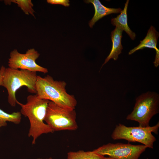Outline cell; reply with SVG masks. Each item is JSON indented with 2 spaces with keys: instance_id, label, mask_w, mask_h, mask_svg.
Wrapping results in <instances>:
<instances>
[{
  "instance_id": "obj_1",
  "label": "cell",
  "mask_w": 159,
  "mask_h": 159,
  "mask_svg": "<svg viewBox=\"0 0 159 159\" xmlns=\"http://www.w3.org/2000/svg\"><path fill=\"white\" fill-rule=\"evenodd\" d=\"M49 101L39 98L36 94L29 95L25 104L16 101V104L21 107V115L27 117L29 120L30 127L28 136L32 138L33 145L36 143L37 138L42 135L54 132L44 121Z\"/></svg>"
},
{
  "instance_id": "obj_2",
  "label": "cell",
  "mask_w": 159,
  "mask_h": 159,
  "mask_svg": "<svg viewBox=\"0 0 159 159\" xmlns=\"http://www.w3.org/2000/svg\"><path fill=\"white\" fill-rule=\"evenodd\" d=\"M66 85L65 82L55 80L49 75L43 77L37 75L36 94L39 98L52 101L63 108L74 110L77 101L74 96L67 92Z\"/></svg>"
},
{
  "instance_id": "obj_3",
  "label": "cell",
  "mask_w": 159,
  "mask_h": 159,
  "mask_svg": "<svg viewBox=\"0 0 159 159\" xmlns=\"http://www.w3.org/2000/svg\"><path fill=\"white\" fill-rule=\"evenodd\" d=\"M37 76V72L9 67L5 68L2 79V86L7 90L8 102L11 106H16L17 101L16 93L21 87H26L29 92L36 93V83Z\"/></svg>"
},
{
  "instance_id": "obj_4",
  "label": "cell",
  "mask_w": 159,
  "mask_h": 159,
  "mask_svg": "<svg viewBox=\"0 0 159 159\" xmlns=\"http://www.w3.org/2000/svg\"><path fill=\"white\" fill-rule=\"evenodd\" d=\"M159 111V95L155 92L148 91L136 98L133 109L126 118L137 122L139 126L148 127L151 118Z\"/></svg>"
},
{
  "instance_id": "obj_5",
  "label": "cell",
  "mask_w": 159,
  "mask_h": 159,
  "mask_svg": "<svg viewBox=\"0 0 159 159\" xmlns=\"http://www.w3.org/2000/svg\"><path fill=\"white\" fill-rule=\"evenodd\" d=\"M159 128V122L154 126L145 127H127L119 124L116 126L111 137L114 140L124 139L129 142H138L153 149L156 139L152 133L158 134Z\"/></svg>"
},
{
  "instance_id": "obj_6",
  "label": "cell",
  "mask_w": 159,
  "mask_h": 159,
  "mask_svg": "<svg viewBox=\"0 0 159 159\" xmlns=\"http://www.w3.org/2000/svg\"><path fill=\"white\" fill-rule=\"evenodd\" d=\"M74 110L63 108L50 101L47 107L44 122L54 132L63 130H75L78 126Z\"/></svg>"
},
{
  "instance_id": "obj_7",
  "label": "cell",
  "mask_w": 159,
  "mask_h": 159,
  "mask_svg": "<svg viewBox=\"0 0 159 159\" xmlns=\"http://www.w3.org/2000/svg\"><path fill=\"white\" fill-rule=\"evenodd\" d=\"M147 148L143 145L109 143L93 150L102 155H108L114 159H138Z\"/></svg>"
},
{
  "instance_id": "obj_8",
  "label": "cell",
  "mask_w": 159,
  "mask_h": 159,
  "mask_svg": "<svg viewBox=\"0 0 159 159\" xmlns=\"http://www.w3.org/2000/svg\"><path fill=\"white\" fill-rule=\"evenodd\" d=\"M40 54L34 48L28 49L24 54L20 53L17 49H14L10 54L8 61L9 67L47 73V68L40 66L36 62Z\"/></svg>"
},
{
  "instance_id": "obj_9",
  "label": "cell",
  "mask_w": 159,
  "mask_h": 159,
  "mask_svg": "<svg viewBox=\"0 0 159 159\" xmlns=\"http://www.w3.org/2000/svg\"><path fill=\"white\" fill-rule=\"evenodd\" d=\"M159 35V33L155 27L151 26L148 30L145 38L140 41V44L138 46L130 50L128 54H131L137 50L145 48L154 49L156 52L153 63L155 67H158L159 65V50L156 46Z\"/></svg>"
},
{
  "instance_id": "obj_10",
  "label": "cell",
  "mask_w": 159,
  "mask_h": 159,
  "mask_svg": "<svg viewBox=\"0 0 159 159\" xmlns=\"http://www.w3.org/2000/svg\"><path fill=\"white\" fill-rule=\"evenodd\" d=\"M122 30L118 26H116L115 29L111 34V39L112 42V47L109 55L105 59L101 68L111 59L116 60L118 56L122 52L123 47L121 44Z\"/></svg>"
},
{
  "instance_id": "obj_11",
  "label": "cell",
  "mask_w": 159,
  "mask_h": 159,
  "mask_svg": "<svg viewBox=\"0 0 159 159\" xmlns=\"http://www.w3.org/2000/svg\"><path fill=\"white\" fill-rule=\"evenodd\" d=\"M84 1L86 3H91L95 9V13L92 19L89 21V24L90 28H92L96 22L105 16L113 13H120L121 8H113L107 7L102 4L99 0H88Z\"/></svg>"
},
{
  "instance_id": "obj_12",
  "label": "cell",
  "mask_w": 159,
  "mask_h": 159,
  "mask_svg": "<svg viewBox=\"0 0 159 159\" xmlns=\"http://www.w3.org/2000/svg\"><path fill=\"white\" fill-rule=\"evenodd\" d=\"M129 1V0H127L123 9L116 17L111 19V23L113 26H118L121 28L123 31L126 32L132 40H134L135 39L136 34L130 29L127 24V11Z\"/></svg>"
},
{
  "instance_id": "obj_13",
  "label": "cell",
  "mask_w": 159,
  "mask_h": 159,
  "mask_svg": "<svg viewBox=\"0 0 159 159\" xmlns=\"http://www.w3.org/2000/svg\"><path fill=\"white\" fill-rule=\"evenodd\" d=\"M67 159H114L105 157L94 150L85 151L80 150L77 152L70 151L67 154Z\"/></svg>"
},
{
  "instance_id": "obj_14",
  "label": "cell",
  "mask_w": 159,
  "mask_h": 159,
  "mask_svg": "<svg viewBox=\"0 0 159 159\" xmlns=\"http://www.w3.org/2000/svg\"><path fill=\"white\" fill-rule=\"evenodd\" d=\"M21 119V114L20 112H14L10 114L0 109V127L6 126L8 122L19 124L20 122Z\"/></svg>"
},
{
  "instance_id": "obj_15",
  "label": "cell",
  "mask_w": 159,
  "mask_h": 159,
  "mask_svg": "<svg viewBox=\"0 0 159 159\" xmlns=\"http://www.w3.org/2000/svg\"><path fill=\"white\" fill-rule=\"evenodd\" d=\"M5 4H10L11 3L16 4L26 15L31 14L35 17L34 13L35 11L33 8L34 6L31 0H4Z\"/></svg>"
},
{
  "instance_id": "obj_16",
  "label": "cell",
  "mask_w": 159,
  "mask_h": 159,
  "mask_svg": "<svg viewBox=\"0 0 159 159\" xmlns=\"http://www.w3.org/2000/svg\"><path fill=\"white\" fill-rule=\"evenodd\" d=\"M48 3L52 4H60L65 6L69 5V1L68 0H47Z\"/></svg>"
},
{
  "instance_id": "obj_17",
  "label": "cell",
  "mask_w": 159,
  "mask_h": 159,
  "mask_svg": "<svg viewBox=\"0 0 159 159\" xmlns=\"http://www.w3.org/2000/svg\"><path fill=\"white\" fill-rule=\"evenodd\" d=\"M5 68L4 66H2L0 68V86H2V79Z\"/></svg>"
},
{
  "instance_id": "obj_18",
  "label": "cell",
  "mask_w": 159,
  "mask_h": 159,
  "mask_svg": "<svg viewBox=\"0 0 159 159\" xmlns=\"http://www.w3.org/2000/svg\"><path fill=\"white\" fill-rule=\"evenodd\" d=\"M37 159H52V158L50 157V158H46V159H42V158H37Z\"/></svg>"
},
{
  "instance_id": "obj_19",
  "label": "cell",
  "mask_w": 159,
  "mask_h": 159,
  "mask_svg": "<svg viewBox=\"0 0 159 159\" xmlns=\"http://www.w3.org/2000/svg\"></svg>"
}]
</instances>
